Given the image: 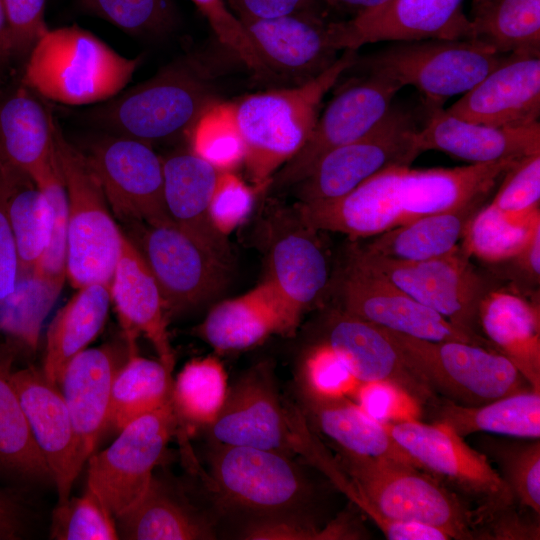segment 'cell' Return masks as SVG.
Returning <instances> with one entry per match:
<instances>
[{"label": "cell", "instance_id": "obj_40", "mask_svg": "<svg viewBox=\"0 0 540 540\" xmlns=\"http://www.w3.org/2000/svg\"><path fill=\"white\" fill-rule=\"evenodd\" d=\"M11 361L0 356V473L25 480H52L11 380Z\"/></svg>", "mask_w": 540, "mask_h": 540}, {"label": "cell", "instance_id": "obj_26", "mask_svg": "<svg viewBox=\"0 0 540 540\" xmlns=\"http://www.w3.org/2000/svg\"><path fill=\"white\" fill-rule=\"evenodd\" d=\"M425 107L424 120L416 133L420 153L438 150L471 163L540 153L539 122L517 127L490 126L459 119L441 106Z\"/></svg>", "mask_w": 540, "mask_h": 540}, {"label": "cell", "instance_id": "obj_42", "mask_svg": "<svg viewBox=\"0 0 540 540\" xmlns=\"http://www.w3.org/2000/svg\"><path fill=\"white\" fill-rule=\"evenodd\" d=\"M540 227V211L526 216L504 214L490 204L469 220L460 245L468 257L503 263L514 257Z\"/></svg>", "mask_w": 540, "mask_h": 540}, {"label": "cell", "instance_id": "obj_7", "mask_svg": "<svg viewBox=\"0 0 540 540\" xmlns=\"http://www.w3.org/2000/svg\"><path fill=\"white\" fill-rule=\"evenodd\" d=\"M381 423L420 470L475 508L481 518L516 503L489 458L448 427L415 419Z\"/></svg>", "mask_w": 540, "mask_h": 540}, {"label": "cell", "instance_id": "obj_61", "mask_svg": "<svg viewBox=\"0 0 540 540\" xmlns=\"http://www.w3.org/2000/svg\"><path fill=\"white\" fill-rule=\"evenodd\" d=\"M386 0H323L326 8H332L345 14L351 15V18L368 12Z\"/></svg>", "mask_w": 540, "mask_h": 540}, {"label": "cell", "instance_id": "obj_62", "mask_svg": "<svg viewBox=\"0 0 540 540\" xmlns=\"http://www.w3.org/2000/svg\"><path fill=\"white\" fill-rule=\"evenodd\" d=\"M12 57L11 42L3 0H0V69Z\"/></svg>", "mask_w": 540, "mask_h": 540}, {"label": "cell", "instance_id": "obj_25", "mask_svg": "<svg viewBox=\"0 0 540 540\" xmlns=\"http://www.w3.org/2000/svg\"><path fill=\"white\" fill-rule=\"evenodd\" d=\"M110 293L130 348L136 349V337L142 334L172 375L175 358L162 294L144 258L123 231Z\"/></svg>", "mask_w": 540, "mask_h": 540}, {"label": "cell", "instance_id": "obj_8", "mask_svg": "<svg viewBox=\"0 0 540 540\" xmlns=\"http://www.w3.org/2000/svg\"><path fill=\"white\" fill-rule=\"evenodd\" d=\"M510 54L497 52L477 39L394 42L364 60L402 87H415L429 106H442L464 94Z\"/></svg>", "mask_w": 540, "mask_h": 540}, {"label": "cell", "instance_id": "obj_5", "mask_svg": "<svg viewBox=\"0 0 540 540\" xmlns=\"http://www.w3.org/2000/svg\"><path fill=\"white\" fill-rule=\"evenodd\" d=\"M54 142L68 199L66 278L76 289L110 286L122 230L84 153L65 138L57 122Z\"/></svg>", "mask_w": 540, "mask_h": 540}, {"label": "cell", "instance_id": "obj_17", "mask_svg": "<svg viewBox=\"0 0 540 540\" xmlns=\"http://www.w3.org/2000/svg\"><path fill=\"white\" fill-rule=\"evenodd\" d=\"M339 296L342 311L387 330L423 340L460 341L495 350L484 337L459 329L389 281L349 260Z\"/></svg>", "mask_w": 540, "mask_h": 540}, {"label": "cell", "instance_id": "obj_35", "mask_svg": "<svg viewBox=\"0 0 540 540\" xmlns=\"http://www.w3.org/2000/svg\"><path fill=\"white\" fill-rule=\"evenodd\" d=\"M110 304V286L90 284L79 288L59 310L46 334L42 372L50 383L60 385L67 364L97 337Z\"/></svg>", "mask_w": 540, "mask_h": 540}, {"label": "cell", "instance_id": "obj_27", "mask_svg": "<svg viewBox=\"0 0 540 540\" xmlns=\"http://www.w3.org/2000/svg\"><path fill=\"white\" fill-rule=\"evenodd\" d=\"M521 159L506 158L455 168H404L398 185L402 225L487 199L496 184Z\"/></svg>", "mask_w": 540, "mask_h": 540}, {"label": "cell", "instance_id": "obj_22", "mask_svg": "<svg viewBox=\"0 0 540 540\" xmlns=\"http://www.w3.org/2000/svg\"><path fill=\"white\" fill-rule=\"evenodd\" d=\"M32 435L42 452L55 483L58 503L69 497L82 465L69 410L61 392L42 370L33 367L12 371Z\"/></svg>", "mask_w": 540, "mask_h": 540}, {"label": "cell", "instance_id": "obj_50", "mask_svg": "<svg viewBox=\"0 0 540 540\" xmlns=\"http://www.w3.org/2000/svg\"><path fill=\"white\" fill-rule=\"evenodd\" d=\"M360 382L325 341L313 347L303 362L302 393L319 397H348Z\"/></svg>", "mask_w": 540, "mask_h": 540}, {"label": "cell", "instance_id": "obj_10", "mask_svg": "<svg viewBox=\"0 0 540 540\" xmlns=\"http://www.w3.org/2000/svg\"><path fill=\"white\" fill-rule=\"evenodd\" d=\"M348 260L389 281L459 329L482 336L478 309L491 288L460 245L446 255L418 262L373 257L352 247Z\"/></svg>", "mask_w": 540, "mask_h": 540}, {"label": "cell", "instance_id": "obj_29", "mask_svg": "<svg viewBox=\"0 0 540 540\" xmlns=\"http://www.w3.org/2000/svg\"><path fill=\"white\" fill-rule=\"evenodd\" d=\"M163 193L169 219L205 249L230 264L227 237L212 224L210 198L218 171L192 151L162 158Z\"/></svg>", "mask_w": 540, "mask_h": 540}, {"label": "cell", "instance_id": "obj_13", "mask_svg": "<svg viewBox=\"0 0 540 540\" xmlns=\"http://www.w3.org/2000/svg\"><path fill=\"white\" fill-rule=\"evenodd\" d=\"M84 155L118 219L128 225L170 220L164 203L162 158L152 145L106 133L93 139Z\"/></svg>", "mask_w": 540, "mask_h": 540}, {"label": "cell", "instance_id": "obj_15", "mask_svg": "<svg viewBox=\"0 0 540 540\" xmlns=\"http://www.w3.org/2000/svg\"><path fill=\"white\" fill-rule=\"evenodd\" d=\"M364 68L366 74L338 91L304 146L273 176L276 187L298 184L327 152L364 136L388 113L402 86L377 69Z\"/></svg>", "mask_w": 540, "mask_h": 540}, {"label": "cell", "instance_id": "obj_57", "mask_svg": "<svg viewBox=\"0 0 540 540\" xmlns=\"http://www.w3.org/2000/svg\"><path fill=\"white\" fill-rule=\"evenodd\" d=\"M231 12L242 23L272 19L299 13L324 14L323 0H225Z\"/></svg>", "mask_w": 540, "mask_h": 540}, {"label": "cell", "instance_id": "obj_32", "mask_svg": "<svg viewBox=\"0 0 540 540\" xmlns=\"http://www.w3.org/2000/svg\"><path fill=\"white\" fill-rule=\"evenodd\" d=\"M485 201L478 199L450 211L420 217L354 248L369 256L397 262H418L446 255L459 246L469 220Z\"/></svg>", "mask_w": 540, "mask_h": 540}, {"label": "cell", "instance_id": "obj_31", "mask_svg": "<svg viewBox=\"0 0 540 540\" xmlns=\"http://www.w3.org/2000/svg\"><path fill=\"white\" fill-rule=\"evenodd\" d=\"M54 121L40 96L24 84L0 102V172L32 180L56 159Z\"/></svg>", "mask_w": 540, "mask_h": 540}, {"label": "cell", "instance_id": "obj_9", "mask_svg": "<svg viewBox=\"0 0 540 540\" xmlns=\"http://www.w3.org/2000/svg\"><path fill=\"white\" fill-rule=\"evenodd\" d=\"M424 118L416 109L392 105L364 136L327 152L297 185L300 203L332 200L390 167H409L420 154L416 133Z\"/></svg>", "mask_w": 540, "mask_h": 540}, {"label": "cell", "instance_id": "obj_43", "mask_svg": "<svg viewBox=\"0 0 540 540\" xmlns=\"http://www.w3.org/2000/svg\"><path fill=\"white\" fill-rule=\"evenodd\" d=\"M228 389L227 374L218 358L192 359L173 381L172 403L176 415L209 428L224 405Z\"/></svg>", "mask_w": 540, "mask_h": 540}, {"label": "cell", "instance_id": "obj_51", "mask_svg": "<svg viewBox=\"0 0 540 540\" xmlns=\"http://www.w3.org/2000/svg\"><path fill=\"white\" fill-rule=\"evenodd\" d=\"M501 181L491 206L516 217L540 211V153L522 158Z\"/></svg>", "mask_w": 540, "mask_h": 540}, {"label": "cell", "instance_id": "obj_54", "mask_svg": "<svg viewBox=\"0 0 540 540\" xmlns=\"http://www.w3.org/2000/svg\"><path fill=\"white\" fill-rule=\"evenodd\" d=\"M12 56H28L49 30L45 21L46 0H3Z\"/></svg>", "mask_w": 540, "mask_h": 540}, {"label": "cell", "instance_id": "obj_59", "mask_svg": "<svg viewBox=\"0 0 540 540\" xmlns=\"http://www.w3.org/2000/svg\"><path fill=\"white\" fill-rule=\"evenodd\" d=\"M518 272L529 284L539 286L540 281V227H538L525 246L512 258Z\"/></svg>", "mask_w": 540, "mask_h": 540}, {"label": "cell", "instance_id": "obj_45", "mask_svg": "<svg viewBox=\"0 0 540 540\" xmlns=\"http://www.w3.org/2000/svg\"><path fill=\"white\" fill-rule=\"evenodd\" d=\"M481 452L494 461L515 501L540 514V441L484 437Z\"/></svg>", "mask_w": 540, "mask_h": 540}, {"label": "cell", "instance_id": "obj_58", "mask_svg": "<svg viewBox=\"0 0 540 540\" xmlns=\"http://www.w3.org/2000/svg\"><path fill=\"white\" fill-rule=\"evenodd\" d=\"M539 521L522 516L515 504L483 517L477 529V539L538 540Z\"/></svg>", "mask_w": 540, "mask_h": 540}, {"label": "cell", "instance_id": "obj_38", "mask_svg": "<svg viewBox=\"0 0 540 540\" xmlns=\"http://www.w3.org/2000/svg\"><path fill=\"white\" fill-rule=\"evenodd\" d=\"M474 39L502 54L540 55V0H473Z\"/></svg>", "mask_w": 540, "mask_h": 540}, {"label": "cell", "instance_id": "obj_48", "mask_svg": "<svg viewBox=\"0 0 540 540\" xmlns=\"http://www.w3.org/2000/svg\"><path fill=\"white\" fill-rule=\"evenodd\" d=\"M115 518L89 487L79 497L58 503L52 514L50 537L56 540L119 539Z\"/></svg>", "mask_w": 540, "mask_h": 540}, {"label": "cell", "instance_id": "obj_49", "mask_svg": "<svg viewBox=\"0 0 540 540\" xmlns=\"http://www.w3.org/2000/svg\"><path fill=\"white\" fill-rule=\"evenodd\" d=\"M361 528L343 515L321 528L311 520L286 515H267L247 525L241 538L247 540H346L360 539Z\"/></svg>", "mask_w": 540, "mask_h": 540}, {"label": "cell", "instance_id": "obj_1", "mask_svg": "<svg viewBox=\"0 0 540 540\" xmlns=\"http://www.w3.org/2000/svg\"><path fill=\"white\" fill-rule=\"evenodd\" d=\"M349 497L390 540L476 539L479 513L428 473L338 448Z\"/></svg>", "mask_w": 540, "mask_h": 540}, {"label": "cell", "instance_id": "obj_55", "mask_svg": "<svg viewBox=\"0 0 540 540\" xmlns=\"http://www.w3.org/2000/svg\"><path fill=\"white\" fill-rule=\"evenodd\" d=\"M353 395L355 403L379 422L411 419L420 408L400 389L384 382L360 383Z\"/></svg>", "mask_w": 540, "mask_h": 540}, {"label": "cell", "instance_id": "obj_34", "mask_svg": "<svg viewBox=\"0 0 540 540\" xmlns=\"http://www.w3.org/2000/svg\"><path fill=\"white\" fill-rule=\"evenodd\" d=\"M426 409L432 423L463 438L478 432L522 439L540 437V391L531 388L479 406H463L438 397Z\"/></svg>", "mask_w": 540, "mask_h": 540}, {"label": "cell", "instance_id": "obj_14", "mask_svg": "<svg viewBox=\"0 0 540 540\" xmlns=\"http://www.w3.org/2000/svg\"><path fill=\"white\" fill-rule=\"evenodd\" d=\"M210 469L221 498L264 516L298 507L310 496L301 470L279 451L217 444L210 455Z\"/></svg>", "mask_w": 540, "mask_h": 540}, {"label": "cell", "instance_id": "obj_23", "mask_svg": "<svg viewBox=\"0 0 540 540\" xmlns=\"http://www.w3.org/2000/svg\"><path fill=\"white\" fill-rule=\"evenodd\" d=\"M446 111L465 121L498 127L539 122L540 58L510 54Z\"/></svg>", "mask_w": 540, "mask_h": 540}, {"label": "cell", "instance_id": "obj_2", "mask_svg": "<svg viewBox=\"0 0 540 540\" xmlns=\"http://www.w3.org/2000/svg\"><path fill=\"white\" fill-rule=\"evenodd\" d=\"M357 50H344L313 79L293 87L254 93L234 102L245 146L244 163L256 189L264 188L304 146L325 94L357 63Z\"/></svg>", "mask_w": 540, "mask_h": 540}, {"label": "cell", "instance_id": "obj_12", "mask_svg": "<svg viewBox=\"0 0 540 540\" xmlns=\"http://www.w3.org/2000/svg\"><path fill=\"white\" fill-rule=\"evenodd\" d=\"M172 401L120 430L115 441L89 460L87 487L116 519L145 495L153 470L176 424Z\"/></svg>", "mask_w": 540, "mask_h": 540}, {"label": "cell", "instance_id": "obj_19", "mask_svg": "<svg viewBox=\"0 0 540 540\" xmlns=\"http://www.w3.org/2000/svg\"><path fill=\"white\" fill-rule=\"evenodd\" d=\"M336 23L316 13L242 22L269 77L295 85L313 79L337 60L341 49Z\"/></svg>", "mask_w": 540, "mask_h": 540}, {"label": "cell", "instance_id": "obj_18", "mask_svg": "<svg viewBox=\"0 0 540 540\" xmlns=\"http://www.w3.org/2000/svg\"><path fill=\"white\" fill-rule=\"evenodd\" d=\"M341 51L376 42L474 39L463 0H386L346 21H337Z\"/></svg>", "mask_w": 540, "mask_h": 540}, {"label": "cell", "instance_id": "obj_37", "mask_svg": "<svg viewBox=\"0 0 540 540\" xmlns=\"http://www.w3.org/2000/svg\"><path fill=\"white\" fill-rule=\"evenodd\" d=\"M119 538L128 540L212 539L211 526L154 477L142 499L117 517Z\"/></svg>", "mask_w": 540, "mask_h": 540}, {"label": "cell", "instance_id": "obj_39", "mask_svg": "<svg viewBox=\"0 0 540 540\" xmlns=\"http://www.w3.org/2000/svg\"><path fill=\"white\" fill-rule=\"evenodd\" d=\"M6 214L15 240L21 276L38 269L49 243L48 204L27 175L0 172Z\"/></svg>", "mask_w": 540, "mask_h": 540}, {"label": "cell", "instance_id": "obj_6", "mask_svg": "<svg viewBox=\"0 0 540 540\" xmlns=\"http://www.w3.org/2000/svg\"><path fill=\"white\" fill-rule=\"evenodd\" d=\"M383 329L412 370L442 399L479 406L531 388L516 367L495 350L460 341L423 340Z\"/></svg>", "mask_w": 540, "mask_h": 540}, {"label": "cell", "instance_id": "obj_36", "mask_svg": "<svg viewBox=\"0 0 540 540\" xmlns=\"http://www.w3.org/2000/svg\"><path fill=\"white\" fill-rule=\"evenodd\" d=\"M303 397L313 421L325 436L337 444V448L418 468L384 425L368 416L348 397H319L304 393Z\"/></svg>", "mask_w": 540, "mask_h": 540}, {"label": "cell", "instance_id": "obj_4", "mask_svg": "<svg viewBox=\"0 0 540 540\" xmlns=\"http://www.w3.org/2000/svg\"><path fill=\"white\" fill-rule=\"evenodd\" d=\"M141 56H122L77 25L49 29L27 56L23 84L66 105L105 102L129 83Z\"/></svg>", "mask_w": 540, "mask_h": 540}, {"label": "cell", "instance_id": "obj_46", "mask_svg": "<svg viewBox=\"0 0 540 540\" xmlns=\"http://www.w3.org/2000/svg\"><path fill=\"white\" fill-rule=\"evenodd\" d=\"M33 181L44 196L50 213L48 247L33 275L59 290L66 278L68 199L57 158Z\"/></svg>", "mask_w": 540, "mask_h": 540}, {"label": "cell", "instance_id": "obj_56", "mask_svg": "<svg viewBox=\"0 0 540 540\" xmlns=\"http://www.w3.org/2000/svg\"><path fill=\"white\" fill-rule=\"evenodd\" d=\"M21 280L20 261L6 214L4 191L0 181V328Z\"/></svg>", "mask_w": 540, "mask_h": 540}, {"label": "cell", "instance_id": "obj_52", "mask_svg": "<svg viewBox=\"0 0 540 540\" xmlns=\"http://www.w3.org/2000/svg\"><path fill=\"white\" fill-rule=\"evenodd\" d=\"M206 18L218 41L256 76L269 78L243 24L225 0H190Z\"/></svg>", "mask_w": 540, "mask_h": 540}, {"label": "cell", "instance_id": "obj_30", "mask_svg": "<svg viewBox=\"0 0 540 540\" xmlns=\"http://www.w3.org/2000/svg\"><path fill=\"white\" fill-rule=\"evenodd\" d=\"M482 336L540 391V307L520 293L490 289L480 301Z\"/></svg>", "mask_w": 540, "mask_h": 540}, {"label": "cell", "instance_id": "obj_20", "mask_svg": "<svg viewBox=\"0 0 540 540\" xmlns=\"http://www.w3.org/2000/svg\"><path fill=\"white\" fill-rule=\"evenodd\" d=\"M325 342L360 383H389L420 408L438 398L412 370L382 327L340 310L330 318Z\"/></svg>", "mask_w": 540, "mask_h": 540}, {"label": "cell", "instance_id": "obj_21", "mask_svg": "<svg viewBox=\"0 0 540 540\" xmlns=\"http://www.w3.org/2000/svg\"><path fill=\"white\" fill-rule=\"evenodd\" d=\"M124 341L84 349L67 364L60 385L72 420L78 458L83 464L92 456L108 424L115 376L135 352Z\"/></svg>", "mask_w": 540, "mask_h": 540}, {"label": "cell", "instance_id": "obj_53", "mask_svg": "<svg viewBox=\"0 0 540 540\" xmlns=\"http://www.w3.org/2000/svg\"><path fill=\"white\" fill-rule=\"evenodd\" d=\"M255 189L234 171H220L210 198L209 214L215 229L227 237L250 215Z\"/></svg>", "mask_w": 540, "mask_h": 540}, {"label": "cell", "instance_id": "obj_11", "mask_svg": "<svg viewBox=\"0 0 540 540\" xmlns=\"http://www.w3.org/2000/svg\"><path fill=\"white\" fill-rule=\"evenodd\" d=\"M129 226L131 233L125 235L154 275L167 313L196 307L216 296L226 285L230 264L213 255L171 220Z\"/></svg>", "mask_w": 540, "mask_h": 540}, {"label": "cell", "instance_id": "obj_28", "mask_svg": "<svg viewBox=\"0 0 540 540\" xmlns=\"http://www.w3.org/2000/svg\"><path fill=\"white\" fill-rule=\"evenodd\" d=\"M315 233L301 225V229L281 235L270 251L264 281L277 299L286 334L295 331L303 312L328 284V257Z\"/></svg>", "mask_w": 540, "mask_h": 540}, {"label": "cell", "instance_id": "obj_33", "mask_svg": "<svg viewBox=\"0 0 540 540\" xmlns=\"http://www.w3.org/2000/svg\"><path fill=\"white\" fill-rule=\"evenodd\" d=\"M198 331L218 351L242 350L271 334H286L279 304L266 281L215 305Z\"/></svg>", "mask_w": 540, "mask_h": 540}, {"label": "cell", "instance_id": "obj_47", "mask_svg": "<svg viewBox=\"0 0 540 540\" xmlns=\"http://www.w3.org/2000/svg\"><path fill=\"white\" fill-rule=\"evenodd\" d=\"M77 3L85 13L132 36H161L177 23L174 0H77Z\"/></svg>", "mask_w": 540, "mask_h": 540}, {"label": "cell", "instance_id": "obj_44", "mask_svg": "<svg viewBox=\"0 0 540 540\" xmlns=\"http://www.w3.org/2000/svg\"><path fill=\"white\" fill-rule=\"evenodd\" d=\"M190 151L218 172L234 171L244 163L245 146L234 102L216 100L199 116L186 135Z\"/></svg>", "mask_w": 540, "mask_h": 540}, {"label": "cell", "instance_id": "obj_60", "mask_svg": "<svg viewBox=\"0 0 540 540\" xmlns=\"http://www.w3.org/2000/svg\"><path fill=\"white\" fill-rule=\"evenodd\" d=\"M23 530V513L20 505L0 488V540L19 539Z\"/></svg>", "mask_w": 540, "mask_h": 540}, {"label": "cell", "instance_id": "obj_16", "mask_svg": "<svg viewBox=\"0 0 540 540\" xmlns=\"http://www.w3.org/2000/svg\"><path fill=\"white\" fill-rule=\"evenodd\" d=\"M217 444L249 446L282 452H300L305 425L281 403L269 367L258 365L230 389L224 405L209 427Z\"/></svg>", "mask_w": 540, "mask_h": 540}, {"label": "cell", "instance_id": "obj_3", "mask_svg": "<svg viewBox=\"0 0 540 540\" xmlns=\"http://www.w3.org/2000/svg\"><path fill=\"white\" fill-rule=\"evenodd\" d=\"M218 100L211 77L192 56L91 109L88 120L107 133L150 145L185 136L204 110Z\"/></svg>", "mask_w": 540, "mask_h": 540}, {"label": "cell", "instance_id": "obj_41", "mask_svg": "<svg viewBox=\"0 0 540 540\" xmlns=\"http://www.w3.org/2000/svg\"><path fill=\"white\" fill-rule=\"evenodd\" d=\"M173 378L158 360L132 352L117 372L111 391L108 424L121 430L133 420L172 401Z\"/></svg>", "mask_w": 540, "mask_h": 540}, {"label": "cell", "instance_id": "obj_24", "mask_svg": "<svg viewBox=\"0 0 540 540\" xmlns=\"http://www.w3.org/2000/svg\"><path fill=\"white\" fill-rule=\"evenodd\" d=\"M404 168L382 170L336 199L299 203L300 224L316 232H339L353 239L374 237L402 225L398 185Z\"/></svg>", "mask_w": 540, "mask_h": 540}]
</instances>
